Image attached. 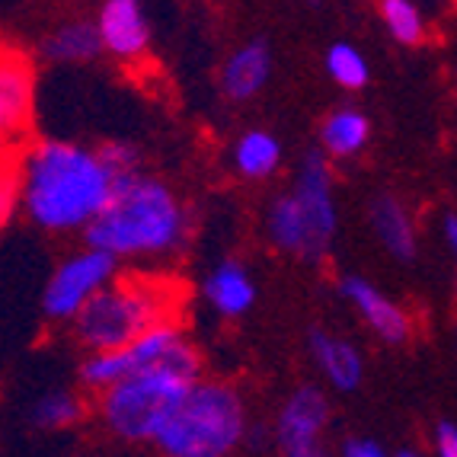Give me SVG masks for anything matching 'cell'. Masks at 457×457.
<instances>
[{"mask_svg":"<svg viewBox=\"0 0 457 457\" xmlns=\"http://www.w3.org/2000/svg\"><path fill=\"white\" fill-rule=\"evenodd\" d=\"M20 212L48 234H84L112 198L115 176L96 147L74 141H26L16 154Z\"/></svg>","mask_w":457,"mask_h":457,"instance_id":"6da1fadb","label":"cell"},{"mask_svg":"<svg viewBox=\"0 0 457 457\" xmlns=\"http://www.w3.org/2000/svg\"><path fill=\"white\" fill-rule=\"evenodd\" d=\"M189 230V208L173 186L137 170L115 179L109 205L84 230V244L115 262L163 260L183 250Z\"/></svg>","mask_w":457,"mask_h":457,"instance_id":"7a4b0ae2","label":"cell"},{"mask_svg":"<svg viewBox=\"0 0 457 457\" xmlns=\"http://www.w3.org/2000/svg\"><path fill=\"white\" fill-rule=\"evenodd\" d=\"M205 378V361L189 336H183L157 365L131 374L99 394V420L122 442H154L163 422L183 403L195 381Z\"/></svg>","mask_w":457,"mask_h":457,"instance_id":"3957f363","label":"cell"},{"mask_svg":"<svg viewBox=\"0 0 457 457\" xmlns=\"http://www.w3.org/2000/svg\"><path fill=\"white\" fill-rule=\"evenodd\" d=\"M179 291L157 275H115V282L93 297L74 320V339L90 355L115 352L147 329L176 320Z\"/></svg>","mask_w":457,"mask_h":457,"instance_id":"277c9868","label":"cell"},{"mask_svg":"<svg viewBox=\"0 0 457 457\" xmlns=\"http://www.w3.org/2000/svg\"><path fill=\"white\" fill-rule=\"evenodd\" d=\"M246 426L244 394L228 381L202 378L163 422L154 445L163 457H234Z\"/></svg>","mask_w":457,"mask_h":457,"instance_id":"5b68a950","label":"cell"},{"mask_svg":"<svg viewBox=\"0 0 457 457\" xmlns=\"http://www.w3.org/2000/svg\"><path fill=\"white\" fill-rule=\"evenodd\" d=\"M119 262L99 250L84 246L54 269L42 295V311L48 320H74L109 282H115Z\"/></svg>","mask_w":457,"mask_h":457,"instance_id":"8992f818","label":"cell"},{"mask_svg":"<svg viewBox=\"0 0 457 457\" xmlns=\"http://www.w3.org/2000/svg\"><path fill=\"white\" fill-rule=\"evenodd\" d=\"M183 336H186L183 323L167 320V323H161V327L147 329L145 336H137L135 343L122 345V349L87 355V359L80 361V381H84V387L103 394V390H109L112 384H119V381H125V378H131V374L157 365V361H161Z\"/></svg>","mask_w":457,"mask_h":457,"instance_id":"52a82bcc","label":"cell"},{"mask_svg":"<svg viewBox=\"0 0 457 457\" xmlns=\"http://www.w3.org/2000/svg\"><path fill=\"white\" fill-rule=\"evenodd\" d=\"M36 109V68L26 52L0 46V147L20 151L26 145Z\"/></svg>","mask_w":457,"mask_h":457,"instance_id":"ba28073f","label":"cell"},{"mask_svg":"<svg viewBox=\"0 0 457 457\" xmlns=\"http://www.w3.org/2000/svg\"><path fill=\"white\" fill-rule=\"evenodd\" d=\"M291 198H295L301 214H304L313 240H317L320 250L329 256L336 230H339V212H336L333 163H329L320 151L304 154V161H301V167H297L295 186H291Z\"/></svg>","mask_w":457,"mask_h":457,"instance_id":"9c48e42d","label":"cell"},{"mask_svg":"<svg viewBox=\"0 0 457 457\" xmlns=\"http://www.w3.org/2000/svg\"><path fill=\"white\" fill-rule=\"evenodd\" d=\"M329 412H333V406H329L327 390L317 384H301L297 390H291L275 422L269 426L272 442L278 445L285 457L317 448V445H323L320 438L329 426Z\"/></svg>","mask_w":457,"mask_h":457,"instance_id":"30bf717a","label":"cell"},{"mask_svg":"<svg viewBox=\"0 0 457 457\" xmlns=\"http://www.w3.org/2000/svg\"><path fill=\"white\" fill-rule=\"evenodd\" d=\"M336 291H339V297H343L345 304L355 307V313L368 323V329H371L381 343H387V345L410 343V336H412L410 311H406L403 304H396L390 295H384L378 285L368 282L365 275H359V272L339 275Z\"/></svg>","mask_w":457,"mask_h":457,"instance_id":"8fae6325","label":"cell"},{"mask_svg":"<svg viewBox=\"0 0 457 457\" xmlns=\"http://www.w3.org/2000/svg\"><path fill=\"white\" fill-rule=\"evenodd\" d=\"M99 48L115 62H141L151 48V20L137 0H106L96 20Z\"/></svg>","mask_w":457,"mask_h":457,"instance_id":"7c38bea8","label":"cell"},{"mask_svg":"<svg viewBox=\"0 0 457 457\" xmlns=\"http://www.w3.org/2000/svg\"><path fill=\"white\" fill-rule=\"evenodd\" d=\"M269 80H272V46L262 36L240 42L221 64V90L230 103L256 99Z\"/></svg>","mask_w":457,"mask_h":457,"instance_id":"4fadbf2b","label":"cell"},{"mask_svg":"<svg viewBox=\"0 0 457 457\" xmlns=\"http://www.w3.org/2000/svg\"><path fill=\"white\" fill-rule=\"evenodd\" d=\"M307 349H311V359L317 361V368H320V374L333 390L355 394L361 387V381H365V355H361L355 343H349V339L329 333L323 327H311Z\"/></svg>","mask_w":457,"mask_h":457,"instance_id":"5bb4252c","label":"cell"},{"mask_svg":"<svg viewBox=\"0 0 457 457\" xmlns=\"http://www.w3.org/2000/svg\"><path fill=\"white\" fill-rule=\"evenodd\" d=\"M202 295H205L208 307L214 313L237 320V317L250 313L253 304H256V282L240 260H224L205 275Z\"/></svg>","mask_w":457,"mask_h":457,"instance_id":"9a60e30c","label":"cell"},{"mask_svg":"<svg viewBox=\"0 0 457 457\" xmlns=\"http://www.w3.org/2000/svg\"><path fill=\"white\" fill-rule=\"evenodd\" d=\"M371 228L384 250L400 262H412L420 253V234L403 198L394 192H378L371 202Z\"/></svg>","mask_w":457,"mask_h":457,"instance_id":"2e32d148","label":"cell"},{"mask_svg":"<svg viewBox=\"0 0 457 457\" xmlns=\"http://www.w3.org/2000/svg\"><path fill=\"white\" fill-rule=\"evenodd\" d=\"M371 141V119L355 106H339L320 122V147L317 151L333 161H352Z\"/></svg>","mask_w":457,"mask_h":457,"instance_id":"e0dca14e","label":"cell"},{"mask_svg":"<svg viewBox=\"0 0 457 457\" xmlns=\"http://www.w3.org/2000/svg\"><path fill=\"white\" fill-rule=\"evenodd\" d=\"M282 141L266 129H250L237 137L234 147H230V167L240 179H250V183H262V179H272L278 170H282Z\"/></svg>","mask_w":457,"mask_h":457,"instance_id":"ac0fdd59","label":"cell"},{"mask_svg":"<svg viewBox=\"0 0 457 457\" xmlns=\"http://www.w3.org/2000/svg\"><path fill=\"white\" fill-rule=\"evenodd\" d=\"M38 54L52 64H84L103 54L99 48V36L93 20H68V23L54 26L42 42H38Z\"/></svg>","mask_w":457,"mask_h":457,"instance_id":"d6986e66","label":"cell"},{"mask_svg":"<svg viewBox=\"0 0 457 457\" xmlns=\"http://www.w3.org/2000/svg\"><path fill=\"white\" fill-rule=\"evenodd\" d=\"M84 396H77L74 390H48L32 403L29 420L42 432H62V428H71L84 420Z\"/></svg>","mask_w":457,"mask_h":457,"instance_id":"ffe728a7","label":"cell"},{"mask_svg":"<svg viewBox=\"0 0 457 457\" xmlns=\"http://www.w3.org/2000/svg\"><path fill=\"white\" fill-rule=\"evenodd\" d=\"M378 13H381L384 29H387V36L394 38L396 46L420 48L428 38V23L422 16V7L412 4V0H381Z\"/></svg>","mask_w":457,"mask_h":457,"instance_id":"44dd1931","label":"cell"},{"mask_svg":"<svg viewBox=\"0 0 457 457\" xmlns=\"http://www.w3.org/2000/svg\"><path fill=\"white\" fill-rule=\"evenodd\" d=\"M323 68H327L329 80H333L336 87H343V90H365L368 80H371V64H368V58L361 54V48H355L352 42H345V38H339V42H333V46L327 48V54H323Z\"/></svg>","mask_w":457,"mask_h":457,"instance_id":"7402d4cb","label":"cell"},{"mask_svg":"<svg viewBox=\"0 0 457 457\" xmlns=\"http://www.w3.org/2000/svg\"><path fill=\"white\" fill-rule=\"evenodd\" d=\"M16 154L0 147V230L20 212V179H16Z\"/></svg>","mask_w":457,"mask_h":457,"instance_id":"603a6c76","label":"cell"},{"mask_svg":"<svg viewBox=\"0 0 457 457\" xmlns=\"http://www.w3.org/2000/svg\"><path fill=\"white\" fill-rule=\"evenodd\" d=\"M96 154L115 179L141 170V151H137V145H131V141H106V145L96 147Z\"/></svg>","mask_w":457,"mask_h":457,"instance_id":"cb8c5ba5","label":"cell"},{"mask_svg":"<svg viewBox=\"0 0 457 457\" xmlns=\"http://www.w3.org/2000/svg\"><path fill=\"white\" fill-rule=\"evenodd\" d=\"M435 457H457V426L451 420H438L432 428Z\"/></svg>","mask_w":457,"mask_h":457,"instance_id":"d4e9b609","label":"cell"},{"mask_svg":"<svg viewBox=\"0 0 457 457\" xmlns=\"http://www.w3.org/2000/svg\"><path fill=\"white\" fill-rule=\"evenodd\" d=\"M343 457H390V451L374 438H349L343 445Z\"/></svg>","mask_w":457,"mask_h":457,"instance_id":"484cf974","label":"cell"},{"mask_svg":"<svg viewBox=\"0 0 457 457\" xmlns=\"http://www.w3.org/2000/svg\"><path fill=\"white\" fill-rule=\"evenodd\" d=\"M266 442H272V428L260 426V422H250V426H246V432H244V445H240V448L260 451Z\"/></svg>","mask_w":457,"mask_h":457,"instance_id":"4316f807","label":"cell"},{"mask_svg":"<svg viewBox=\"0 0 457 457\" xmlns=\"http://www.w3.org/2000/svg\"><path fill=\"white\" fill-rule=\"evenodd\" d=\"M442 240H445V246H448L451 253H457V214L454 212H445L442 214Z\"/></svg>","mask_w":457,"mask_h":457,"instance_id":"83f0119b","label":"cell"},{"mask_svg":"<svg viewBox=\"0 0 457 457\" xmlns=\"http://www.w3.org/2000/svg\"><path fill=\"white\" fill-rule=\"evenodd\" d=\"M288 457H329V454H327V448H323V445H317V448L297 451V454H288Z\"/></svg>","mask_w":457,"mask_h":457,"instance_id":"f1b7e54d","label":"cell"},{"mask_svg":"<svg viewBox=\"0 0 457 457\" xmlns=\"http://www.w3.org/2000/svg\"><path fill=\"white\" fill-rule=\"evenodd\" d=\"M390 457H426V454H420V451H412V448H400L396 454H390Z\"/></svg>","mask_w":457,"mask_h":457,"instance_id":"f546056e","label":"cell"}]
</instances>
